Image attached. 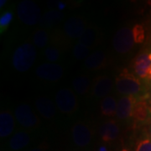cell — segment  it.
<instances>
[{"mask_svg":"<svg viewBox=\"0 0 151 151\" xmlns=\"http://www.w3.org/2000/svg\"><path fill=\"white\" fill-rule=\"evenodd\" d=\"M142 81L128 68H124L115 78V86L118 92L124 96L150 97Z\"/></svg>","mask_w":151,"mask_h":151,"instance_id":"1","label":"cell"},{"mask_svg":"<svg viewBox=\"0 0 151 151\" xmlns=\"http://www.w3.org/2000/svg\"><path fill=\"white\" fill-rule=\"evenodd\" d=\"M36 49L31 43H24L19 45L12 57V65L19 72L29 70L36 60Z\"/></svg>","mask_w":151,"mask_h":151,"instance_id":"2","label":"cell"},{"mask_svg":"<svg viewBox=\"0 0 151 151\" xmlns=\"http://www.w3.org/2000/svg\"><path fill=\"white\" fill-rule=\"evenodd\" d=\"M131 67L139 78L147 81L151 68V42L146 44L135 55L131 62Z\"/></svg>","mask_w":151,"mask_h":151,"instance_id":"3","label":"cell"},{"mask_svg":"<svg viewBox=\"0 0 151 151\" xmlns=\"http://www.w3.org/2000/svg\"><path fill=\"white\" fill-rule=\"evenodd\" d=\"M17 14L22 23L30 26L40 23L42 18L40 7L31 0L21 1L17 7Z\"/></svg>","mask_w":151,"mask_h":151,"instance_id":"4","label":"cell"},{"mask_svg":"<svg viewBox=\"0 0 151 151\" xmlns=\"http://www.w3.org/2000/svg\"><path fill=\"white\" fill-rule=\"evenodd\" d=\"M134 40L132 29L123 27L114 35L113 39V46L116 52L119 54H128L134 46Z\"/></svg>","mask_w":151,"mask_h":151,"instance_id":"5","label":"cell"},{"mask_svg":"<svg viewBox=\"0 0 151 151\" xmlns=\"http://www.w3.org/2000/svg\"><path fill=\"white\" fill-rule=\"evenodd\" d=\"M55 104L62 113L70 114L75 112L78 107L77 99L74 92L69 88H61L55 93Z\"/></svg>","mask_w":151,"mask_h":151,"instance_id":"6","label":"cell"},{"mask_svg":"<svg viewBox=\"0 0 151 151\" xmlns=\"http://www.w3.org/2000/svg\"><path fill=\"white\" fill-rule=\"evenodd\" d=\"M15 118L18 123L26 129H33L40 124V119L27 103H21L17 107Z\"/></svg>","mask_w":151,"mask_h":151,"instance_id":"7","label":"cell"},{"mask_svg":"<svg viewBox=\"0 0 151 151\" xmlns=\"http://www.w3.org/2000/svg\"><path fill=\"white\" fill-rule=\"evenodd\" d=\"M35 73L39 78L48 81H56L60 80L64 74L61 65L55 63H44L38 66Z\"/></svg>","mask_w":151,"mask_h":151,"instance_id":"8","label":"cell"},{"mask_svg":"<svg viewBox=\"0 0 151 151\" xmlns=\"http://www.w3.org/2000/svg\"><path fill=\"white\" fill-rule=\"evenodd\" d=\"M72 139L75 145L78 147H86L92 141V131L86 124L83 123H76L71 129Z\"/></svg>","mask_w":151,"mask_h":151,"instance_id":"9","label":"cell"},{"mask_svg":"<svg viewBox=\"0 0 151 151\" xmlns=\"http://www.w3.org/2000/svg\"><path fill=\"white\" fill-rule=\"evenodd\" d=\"M86 24L84 19L79 16L69 18L64 24V32L71 39L81 37L82 34L86 31Z\"/></svg>","mask_w":151,"mask_h":151,"instance_id":"10","label":"cell"},{"mask_svg":"<svg viewBox=\"0 0 151 151\" xmlns=\"http://www.w3.org/2000/svg\"><path fill=\"white\" fill-rule=\"evenodd\" d=\"M139 98L142 97L136 96H123L121 97L118 102L117 106V118L121 120L131 118L134 107Z\"/></svg>","mask_w":151,"mask_h":151,"instance_id":"11","label":"cell"},{"mask_svg":"<svg viewBox=\"0 0 151 151\" xmlns=\"http://www.w3.org/2000/svg\"><path fill=\"white\" fill-rule=\"evenodd\" d=\"M113 87V80L108 76H98L95 78L92 85V94L97 98L108 97Z\"/></svg>","mask_w":151,"mask_h":151,"instance_id":"12","label":"cell"},{"mask_svg":"<svg viewBox=\"0 0 151 151\" xmlns=\"http://www.w3.org/2000/svg\"><path fill=\"white\" fill-rule=\"evenodd\" d=\"M99 134L103 142L109 143L112 141L116 140L119 137L120 129L118 124L115 120L110 119L100 127Z\"/></svg>","mask_w":151,"mask_h":151,"instance_id":"13","label":"cell"},{"mask_svg":"<svg viewBox=\"0 0 151 151\" xmlns=\"http://www.w3.org/2000/svg\"><path fill=\"white\" fill-rule=\"evenodd\" d=\"M149 97H142L136 103L134 107L131 118L136 123L145 122L147 119H150V108H149Z\"/></svg>","mask_w":151,"mask_h":151,"instance_id":"14","label":"cell"},{"mask_svg":"<svg viewBox=\"0 0 151 151\" xmlns=\"http://www.w3.org/2000/svg\"><path fill=\"white\" fill-rule=\"evenodd\" d=\"M84 65L89 70H100L106 67L108 65V58L103 51L97 50L85 60Z\"/></svg>","mask_w":151,"mask_h":151,"instance_id":"15","label":"cell"},{"mask_svg":"<svg viewBox=\"0 0 151 151\" xmlns=\"http://www.w3.org/2000/svg\"><path fill=\"white\" fill-rule=\"evenodd\" d=\"M35 107L39 113L46 119L54 118L56 113L54 103L46 97H38L35 100Z\"/></svg>","mask_w":151,"mask_h":151,"instance_id":"16","label":"cell"},{"mask_svg":"<svg viewBox=\"0 0 151 151\" xmlns=\"http://www.w3.org/2000/svg\"><path fill=\"white\" fill-rule=\"evenodd\" d=\"M14 129V119L9 112L0 113V137L7 138Z\"/></svg>","mask_w":151,"mask_h":151,"instance_id":"17","label":"cell"},{"mask_svg":"<svg viewBox=\"0 0 151 151\" xmlns=\"http://www.w3.org/2000/svg\"><path fill=\"white\" fill-rule=\"evenodd\" d=\"M30 141L29 134L24 131H19L14 134L9 140V145L12 150L19 151L25 148Z\"/></svg>","mask_w":151,"mask_h":151,"instance_id":"18","label":"cell"},{"mask_svg":"<svg viewBox=\"0 0 151 151\" xmlns=\"http://www.w3.org/2000/svg\"><path fill=\"white\" fill-rule=\"evenodd\" d=\"M117 106L118 103L115 99V97L112 96H108L104 97L100 105V111L101 114L104 117L108 118H113L116 116L117 113Z\"/></svg>","mask_w":151,"mask_h":151,"instance_id":"19","label":"cell"},{"mask_svg":"<svg viewBox=\"0 0 151 151\" xmlns=\"http://www.w3.org/2000/svg\"><path fill=\"white\" fill-rule=\"evenodd\" d=\"M64 14L58 10H50L44 14L40 21V25L42 27H50L58 24L64 19Z\"/></svg>","mask_w":151,"mask_h":151,"instance_id":"20","label":"cell"},{"mask_svg":"<svg viewBox=\"0 0 151 151\" xmlns=\"http://www.w3.org/2000/svg\"><path fill=\"white\" fill-rule=\"evenodd\" d=\"M72 86L75 92L80 95H84L88 92L91 87L90 79L87 76L81 75L75 77L72 81Z\"/></svg>","mask_w":151,"mask_h":151,"instance_id":"21","label":"cell"},{"mask_svg":"<svg viewBox=\"0 0 151 151\" xmlns=\"http://www.w3.org/2000/svg\"><path fill=\"white\" fill-rule=\"evenodd\" d=\"M97 40V34L93 29H86V31L82 34L81 37L78 39V43L86 45L88 48L93 47Z\"/></svg>","mask_w":151,"mask_h":151,"instance_id":"22","label":"cell"},{"mask_svg":"<svg viewBox=\"0 0 151 151\" xmlns=\"http://www.w3.org/2000/svg\"><path fill=\"white\" fill-rule=\"evenodd\" d=\"M50 36L49 34L45 29H39L35 33L33 40L35 46L39 48H44L48 44Z\"/></svg>","mask_w":151,"mask_h":151,"instance_id":"23","label":"cell"},{"mask_svg":"<svg viewBox=\"0 0 151 151\" xmlns=\"http://www.w3.org/2000/svg\"><path fill=\"white\" fill-rule=\"evenodd\" d=\"M135 44H143L145 41L146 35L145 27L140 24H136L132 28Z\"/></svg>","mask_w":151,"mask_h":151,"instance_id":"24","label":"cell"},{"mask_svg":"<svg viewBox=\"0 0 151 151\" xmlns=\"http://www.w3.org/2000/svg\"><path fill=\"white\" fill-rule=\"evenodd\" d=\"M72 53L76 60H86L90 55V48L77 42L73 48Z\"/></svg>","mask_w":151,"mask_h":151,"instance_id":"25","label":"cell"},{"mask_svg":"<svg viewBox=\"0 0 151 151\" xmlns=\"http://www.w3.org/2000/svg\"><path fill=\"white\" fill-rule=\"evenodd\" d=\"M14 18V14L10 10L4 12L0 16V33L3 34L7 30Z\"/></svg>","mask_w":151,"mask_h":151,"instance_id":"26","label":"cell"},{"mask_svg":"<svg viewBox=\"0 0 151 151\" xmlns=\"http://www.w3.org/2000/svg\"><path fill=\"white\" fill-rule=\"evenodd\" d=\"M45 56L50 63H54L60 57V50L55 46H49L45 50Z\"/></svg>","mask_w":151,"mask_h":151,"instance_id":"27","label":"cell"},{"mask_svg":"<svg viewBox=\"0 0 151 151\" xmlns=\"http://www.w3.org/2000/svg\"><path fill=\"white\" fill-rule=\"evenodd\" d=\"M134 151H151V139L147 135L137 141Z\"/></svg>","mask_w":151,"mask_h":151,"instance_id":"28","label":"cell"},{"mask_svg":"<svg viewBox=\"0 0 151 151\" xmlns=\"http://www.w3.org/2000/svg\"><path fill=\"white\" fill-rule=\"evenodd\" d=\"M48 6L51 9V10H58L61 11L64 10L66 7V4L63 1H50L48 3Z\"/></svg>","mask_w":151,"mask_h":151,"instance_id":"29","label":"cell"},{"mask_svg":"<svg viewBox=\"0 0 151 151\" xmlns=\"http://www.w3.org/2000/svg\"><path fill=\"white\" fill-rule=\"evenodd\" d=\"M145 135H147L148 137H150L151 139V119L149 121V124L147 126V129L145 131Z\"/></svg>","mask_w":151,"mask_h":151,"instance_id":"30","label":"cell"},{"mask_svg":"<svg viewBox=\"0 0 151 151\" xmlns=\"http://www.w3.org/2000/svg\"><path fill=\"white\" fill-rule=\"evenodd\" d=\"M45 149H46V146L43 144L42 145L36 147V148H34L30 151H45Z\"/></svg>","mask_w":151,"mask_h":151,"instance_id":"31","label":"cell"},{"mask_svg":"<svg viewBox=\"0 0 151 151\" xmlns=\"http://www.w3.org/2000/svg\"><path fill=\"white\" fill-rule=\"evenodd\" d=\"M97 151H108V148H107L105 145H102L98 148Z\"/></svg>","mask_w":151,"mask_h":151,"instance_id":"32","label":"cell"},{"mask_svg":"<svg viewBox=\"0 0 151 151\" xmlns=\"http://www.w3.org/2000/svg\"><path fill=\"white\" fill-rule=\"evenodd\" d=\"M7 2H8L7 0H1V1H0V8H1V9H3V8H4V6L6 4V3H7Z\"/></svg>","mask_w":151,"mask_h":151,"instance_id":"33","label":"cell"},{"mask_svg":"<svg viewBox=\"0 0 151 151\" xmlns=\"http://www.w3.org/2000/svg\"><path fill=\"white\" fill-rule=\"evenodd\" d=\"M149 108H150V119H151V95L150 98H149ZM149 120V121H150Z\"/></svg>","mask_w":151,"mask_h":151,"instance_id":"34","label":"cell"},{"mask_svg":"<svg viewBox=\"0 0 151 151\" xmlns=\"http://www.w3.org/2000/svg\"><path fill=\"white\" fill-rule=\"evenodd\" d=\"M147 81H148L150 84H151V68H150V72H149V75H148Z\"/></svg>","mask_w":151,"mask_h":151,"instance_id":"35","label":"cell"},{"mask_svg":"<svg viewBox=\"0 0 151 151\" xmlns=\"http://www.w3.org/2000/svg\"><path fill=\"white\" fill-rule=\"evenodd\" d=\"M120 151H132V150H130L129 148H128V147H126V146H124V147L120 150Z\"/></svg>","mask_w":151,"mask_h":151,"instance_id":"36","label":"cell"},{"mask_svg":"<svg viewBox=\"0 0 151 151\" xmlns=\"http://www.w3.org/2000/svg\"><path fill=\"white\" fill-rule=\"evenodd\" d=\"M147 3H148V5L150 6V13H151V1H148Z\"/></svg>","mask_w":151,"mask_h":151,"instance_id":"37","label":"cell"}]
</instances>
